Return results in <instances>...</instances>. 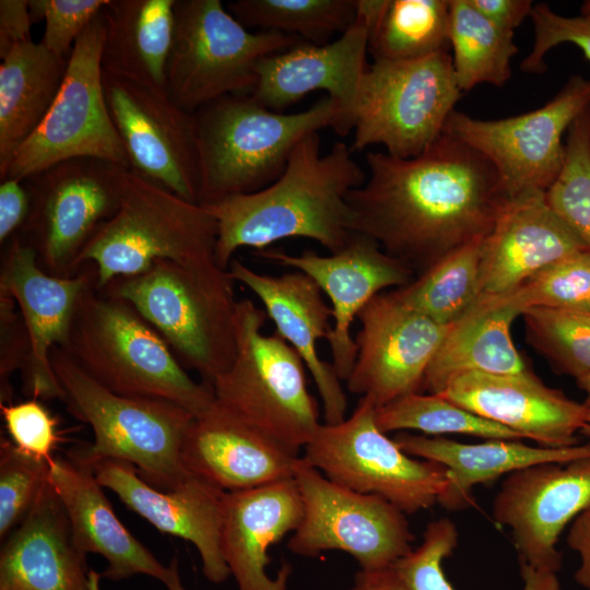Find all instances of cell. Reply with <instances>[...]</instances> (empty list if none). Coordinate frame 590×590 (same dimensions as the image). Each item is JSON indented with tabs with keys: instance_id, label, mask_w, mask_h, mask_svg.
Returning <instances> with one entry per match:
<instances>
[{
	"instance_id": "cell-1",
	"label": "cell",
	"mask_w": 590,
	"mask_h": 590,
	"mask_svg": "<svg viewBox=\"0 0 590 590\" xmlns=\"http://www.w3.org/2000/svg\"><path fill=\"white\" fill-rule=\"evenodd\" d=\"M365 182L347 196L353 228L420 275L492 231L508 198L491 162L442 133L424 153L366 155Z\"/></svg>"
},
{
	"instance_id": "cell-2",
	"label": "cell",
	"mask_w": 590,
	"mask_h": 590,
	"mask_svg": "<svg viewBox=\"0 0 590 590\" xmlns=\"http://www.w3.org/2000/svg\"><path fill=\"white\" fill-rule=\"evenodd\" d=\"M366 178L345 143L337 142L323 154L319 133L307 134L272 184L202 204L217 223V266L228 270L239 248L259 251L290 237L308 238L338 252L356 234L347 196Z\"/></svg>"
},
{
	"instance_id": "cell-3",
	"label": "cell",
	"mask_w": 590,
	"mask_h": 590,
	"mask_svg": "<svg viewBox=\"0 0 590 590\" xmlns=\"http://www.w3.org/2000/svg\"><path fill=\"white\" fill-rule=\"evenodd\" d=\"M60 349L117 394L167 400L194 417L215 401L211 386L188 375L156 330L128 302L99 290L96 280L81 295Z\"/></svg>"
},
{
	"instance_id": "cell-4",
	"label": "cell",
	"mask_w": 590,
	"mask_h": 590,
	"mask_svg": "<svg viewBox=\"0 0 590 590\" xmlns=\"http://www.w3.org/2000/svg\"><path fill=\"white\" fill-rule=\"evenodd\" d=\"M194 118L203 204L272 184L304 137L324 128L338 131L342 108L326 96L306 110L284 114L250 94H231L201 107Z\"/></svg>"
},
{
	"instance_id": "cell-5",
	"label": "cell",
	"mask_w": 590,
	"mask_h": 590,
	"mask_svg": "<svg viewBox=\"0 0 590 590\" xmlns=\"http://www.w3.org/2000/svg\"><path fill=\"white\" fill-rule=\"evenodd\" d=\"M234 282L215 261L158 260L145 272L117 278L99 290L128 302L179 363L211 386L236 355Z\"/></svg>"
},
{
	"instance_id": "cell-6",
	"label": "cell",
	"mask_w": 590,
	"mask_h": 590,
	"mask_svg": "<svg viewBox=\"0 0 590 590\" xmlns=\"http://www.w3.org/2000/svg\"><path fill=\"white\" fill-rule=\"evenodd\" d=\"M50 362L62 390L61 401L94 435L69 457L91 462L115 459L135 467L152 486L168 491L190 473L181 461V447L194 416L167 400L127 397L109 391L86 375L59 346Z\"/></svg>"
},
{
	"instance_id": "cell-7",
	"label": "cell",
	"mask_w": 590,
	"mask_h": 590,
	"mask_svg": "<svg viewBox=\"0 0 590 590\" xmlns=\"http://www.w3.org/2000/svg\"><path fill=\"white\" fill-rule=\"evenodd\" d=\"M217 223L206 208L125 169L120 202L83 249L79 267L93 263L96 286L149 270L158 260L215 261ZM216 262V261H215Z\"/></svg>"
},
{
	"instance_id": "cell-8",
	"label": "cell",
	"mask_w": 590,
	"mask_h": 590,
	"mask_svg": "<svg viewBox=\"0 0 590 590\" xmlns=\"http://www.w3.org/2000/svg\"><path fill=\"white\" fill-rule=\"evenodd\" d=\"M264 309L243 298L236 309V355L211 385L219 404L298 453L319 426L306 365L278 333L266 334Z\"/></svg>"
},
{
	"instance_id": "cell-9",
	"label": "cell",
	"mask_w": 590,
	"mask_h": 590,
	"mask_svg": "<svg viewBox=\"0 0 590 590\" xmlns=\"http://www.w3.org/2000/svg\"><path fill=\"white\" fill-rule=\"evenodd\" d=\"M302 42L280 32L249 31L220 0H176L166 93L191 114L223 96L250 94L259 61Z\"/></svg>"
},
{
	"instance_id": "cell-10",
	"label": "cell",
	"mask_w": 590,
	"mask_h": 590,
	"mask_svg": "<svg viewBox=\"0 0 590 590\" xmlns=\"http://www.w3.org/2000/svg\"><path fill=\"white\" fill-rule=\"evenodd\" d=\"M461 95L449 51L411 61L374 60L353 111L351 151L381 144L393 157L421 155L442 134Z\"/></svg>"
},
{
	"instance_id": "cell-11",
	"label": "cell",
	"mask_w": 590,
	"mask_h": 590,
	"mask_svg": "<svg viewBox=\"0 0 590 590\" xmlns=\"http://www.w3.org/2000/svg\"><path fill=\"white\" fill-rule=\"evenodd\" d=\"M105 31L102 10L76 39L50 109L16 152L4 179L23 181L79 157L104 160L130 169L104 93L101 57Z\"/></svg>"
},
{
	"instance_id": "cell-12",
	"label": "cell",
	"mask_w": 590,
	"mask_h": 590,
	"mask_svg": "<svg viewBox=\"0 0 590 590\" xmlns=\"http://www.w3.org/2000/svg\"><path fill=\"white\" fill-rule=\"evenodd\" d=\"M304 459L332 482L385 498L406 515L438 503L447 469L404 452L376 424V406L361 398L338 424H321L304 447Z\"/></svg>"
},
{
	"instance_id": "cell-13",
	"label": "cell",
	"mask_w": 590,
	"mask_h": 590,
	"mask_svg": "<svg viewBox=\"0 0 590 590\" xmlns=\"http://www.w3.org/2000/svg\"><path fill=\"white\" fill-rule=\"evenodd\" d=\"M125 167L79 157L60 162L25 180L31 211L19 234L36 251L38 264L58 278L78 274L85 246L118 210Z\"/></svg>"
},
{
	"instance_id": "cell-14",
	"label": "cell",
	"mask_w": 590,
	"mask_h": 590,
	"mask_svg": "<svg viewBox=\"0 0 590 590\" xmlns=\"http://www.w3.org/2000/svg\"><path fill=\"white\" fill-rule=\"evenodd\" d=\"M294 480L303 504L302 520L287 543L294 554L316 557L326 551H342L362 570H379L413 550L406 514L385 498L332 482L303 457L297 460Z\"/></svg>"
},
{
	"instance_id": "cell-15",
	"label": "cell",
	"mask_w": 590,
	"mask_h": 590,
	"mask_svg": "<svg viewBox=\"0 0 590 590\" xmlns=\"http://www.w3.org/2000/svg\"><path fill=\"white\" fill-rule=\"evenodd\" d=\"M590 106V79L571 75L545 105L522 115L483 120L453 110L444 132L484 155L496 169L508 200L545 192L565 157L562 139Z\"/></svg>"
},
{
	"instance_id": "cell-16",
	"label": "cell",
	"mask_w": 590,
	"mask_h": 590,
	"mask_svg": "<svg viewBox=\"0 0 590 590\" xmlns=\"http://www.w3.org/2000/svg\"><path fill=\"white\" fill-rule=\"evenodd\" d=\"M103 86L130 169L199 203L194 114L180 108L164 92L105 72Z\"/></svg>"
},
{
	"instance_id": "cell-17",
	"label": "cell",
	"mask_w": 590,
	"mask_h": 590,
	"mask_svg": "<svg viewBox=\"0 0 590 590\" xmlns=\"http://www.w3.org/2000/svg\"><path fill=\"white\" fill-rule=\"evenodd\" d=\"M357 354L347 389L376 408L421 392L425 373L449 331L403 304L393 293L376 295L358 314Z\"/></svg>"
},
{
	"instance_id": "cell-18",
	"label": "cell",
	"mask_w": 590,
	"mask_h": 590,
	"mask_svg": "<svg viewBox=\"0 0 590 590\" xmlns=\"http://www.w3.org/2000/svg\"><path fill=\"white\" fill-rule=\"evenodd\" d=\"M590 508V457L517 470L503 481L493 518L508 527L519 563L557 573L556 544L569 522Z\"/></svg>"
},
{
	"instance_id": "cell-19",
	"label": "cell",
	"mask_w": 590,
	"mask_h": 590,
	"mask_svg": "<svg viewBox=\"0 0 590 590\" xmlns=\"http://www.w3.org/2000/svg\"><path fill=\"white\" fill-rule=\"evenodd\" d=\"M95 280V268L81 269L70 278L54 276L40 268L35 249L19 234L8 241L1 261L0 292L14 299L27 330L30 355L21 371L26 397L61 401L62 390L50 353L66 343L79 299Z\"/></svg>"
},
{
	"instance_id": "cell-20",
	"label": "cell",
	"mask_w": 590,
	"mask_h": 590,
	"mask_svg": "<svg viewBox=\"0 0 590 590\" xmlns=\"http://www.w3.org/2000/svg\"><path fill=\"white\" fill-rule=\"evenodd\" d=\"M258 256L308 275L331 302L332 328L327 342L340 380L349 378L357 346L351 328L361 310L384 290L411 283L415 273L367 235L356 233L347 245L328 256L259 250Z\"/></svg>"
},
{
	"instance_id": "cell-21",
	"label": "cell",
	"mask_w": 590,
	"mask_h": 590,
	"mask_svg": "<svg viewBox=\"0 0 590 590\" xmlns=\"http://www.w3.org/2000/svg\"><path fill=\"white\" fill-rule=\"evenodd\" d=\"M81 463L92 470L103 487L158 531L191 542L206 579L214 583L227 579L231 573L222 554L224 491L192 474L176 487L161 491L145 482L129 462L99 459Z\"/></svg>"
},
{
	"instance_id": "cell-22",
	"label": "cell",
	"mask_w": 590,
	"mask_h": 590,
	"mask_svg": "<svg viewBox=\"0 0 590 590\" xmlns=\"http://www.w3.org/2000/svg\"><path fill=\"white\" fill-rule=\"evenodd\" d=\"M369 31L358 15L339 37L327 44L302 42L264 57L256 67L250 93L262 106L281 111L311 92L323 90L342 108L337 133L347 135L363 78L368 69Z\"/></svg>"
},
{
	"instance_id": "cell-23",
	"label": "cell",
	"mask_w": 590,
	"mask_h": 590,
	"mask_svg": "<svg viewBox=\"0 0 590 590\" xmlns=\"http://www.w3.org/2000/svg\"><path fill=\"white\" fill-rule=\"evenodd\" d=\"M463 409L550 448L579 444L583 403L547 387L530 369L516 374L460 373L438 393Z\"/></svg>"
},
{
	"instance_id": "cell-24",
	"label": "cell",
	"mask_w": 590,
	"mask_h": 590,
	"mask_svg": "<svg viewBox=\"0 0 590 590\" xmlns=\"http://www.w3.org/2000/svg\"><path fill=\"white\" fill-rule=\"evenodd\" d=\"M298 453L245 423L216 400L194 417L181 447L186 470L224 492L294 477Z\"/></svg>"
},
{
	"instance_id": "cell-25",
	"label": "cell",
	"mask_w": 590,
	"mask_h": 590,
	"mask_svg": "<svg viewBox=\"0 0 590 590\" xmlns=\"http://www.w3.org/2000/svg\"><path fill=\"white\" fill-rule=\"evenodd\" d=\"M228 271L261 302L278 333L300 356L320 394L327 424L346 418L347 400L332 364L323 361L318 342L328 338L332 310L319 286L305 273L281 275L257 272L233 259Z\"/></svg>"
},
{
	"instance_id": "cell-26",
	"label": "cell",
	"mask_w": 590,
	"mask_h": 590,
	"mask_svg": "<svg viewBox=\"0 0 590 590\" xmlns=\"http://www.w3.org/2000/svg\"><path fill=\"white\" fill-rule=\"evenodd\" d=\"M587 250L548 205L545 192L517 196L507 201L484 238L480 296L505 294L542 269Z\"/></svg>"
},
{
	"instance_id": "cell-27",
	"label": "cell",
	"mask_w": 590,
	"mask_h": 590,
	"mask_svg": "<svg viewBox=\"0 0 590 590\" xmlns=\"http://www.w3.org/2000/svg\"><path fill=\"white\" fill-rule=\"evenodd\" d=\"M302 517L294 477L225 492L222 554L239 590H286L292 567L285 563L276 578H270L268 553L271 545L297 529Z\"/></svg>"
},
{
	"instance_id": "cell-28",
	"label": "cell",
	"mask_w": 590,
	"mask_h": 590,
	"mask_svg": "<svg viewBox=\"0 0 590 590\" xmlns=\"http://www.w3.org/2000/svg\"><path fill=\"white\" fill-rule=\"evenodd\" d=\"M86 554L78 546L48 480L0 551V590H90Z\"/></svg>"
},
{
	"instance_id": "cell-29",
	"label": "cell",
	"mask_w": 590,
	"mask_h": 590,
	"mask_svg": "<svg viewBox=\"0 0 590 590\" xmlns=\"http://www.w3.org/2000/svg\"><path fill=\"white\" fill-rule=\"evenodd\" d=\"M49 469V481L66 509L75 543L85 554H99L107 562L102 577L121 580L143 574L166 582L169 567L122 524L87 465L71 457H54Z\"/></svg>"
},
{
	"instance_id": "cell-30",
	"label": "cell",
	"mask_w": 590,
	"mask_h": 590,
	"mask_svg": "<svg viewBox=\"0 0 590 590\" xmlns=\"http://www.w3.org/2000/svg\"><path fill=\"white\" fill-rule=\"evenodd\" d=\"M410 456L444 465L448 483L438 499L446 509L473 504L472 489L505 474L542 463H565L590 457V442L566 448L528 446L519 440L488 439L479 444L459 442L440 436L401 433L394 438Z\"/></svg>"
},
{
	"instance_id": "cell-31",
	"label": "cell",
	"mask_w": 590,
	"mask_h": 590,
	"mask_svg": "<svg viewBox=\"0 0 590 590\" xmlns=\"http://www.w3.org/2000/svg\"><path fill=\"white\" fill-rule=\"evenodd\" d=\"M175 3L176 0H108L103 8V72L166 93Z\"/></svg>"
},
{
	"instance_id": "cell-32",
	"label": "cell",
	"mask_w": 590,
	"mask_h": 590,
	"mask_svg": "<svg viewBox=\"0 0 590 590\" xmlns=\"http://www.w3.org/2000/svg\"><path fill=\"white\" fill-rule=\"evenodd\" d=\"M68 59L33 40L15 46L0 64V179L35 132L62 84Z\"/></svg>"
},
{
	"instance_id": "cell-33",
	"label": "cell",
	"mask_w": 590,
	"mask_h": 590,
	"mask_svg": "<svg viewBox=\"0 0 590 590\" xmlns=\"http://www.w3.org/2000/svg\"><path fill=\"white\" fill-rule=\"evenodd\" d=\"M519 317L504 308L480 303L453 323L424 376L422 390L439 393L452 376L465 371L516 374L528 370L510 333Z\"/></svg>"
},
{
	"instance_id": "cell-34",
	"label": "cell",
	"mask_w": 590,
	"mask_h": 590,
	"mask_svg": "<svg viewBox=\"0 0 590 590\" xmlns=\"http://www.w3.org/2000/svg\"><path fill=\"white\" fill-rule=\"evenodd\" d=\"M374 60L411 61L449 51V0H356Z\"/></svg>"
},
{
	"instance_id": "cell-35",
	"label": "cell",
	"mask_w": 590,
	"mask_h": 590,
	"mask_svg": "<svg viewBox=\"0 0 590 590\" xmlns=\"http://www.w3.org/2000/svg\"><path fill=\"white\" fill-rule=\"evenodd\" d=\"M484 238H476L447 253L411 283L393 290L394 295L441 326L458 322L481 294Z\"/></svg>"
},
{
	"instance_id": "cell-36",
	"label": "cell",
	"mask_w": 590,
	"mask_h": 590,
	"mask_svg": "<svg viewBox=\"0 0 590 590\" xmlns=\"http://www.w3.org/2000/svg\"><path fill=\"white\" fill-rule=\"evenodd\" d=\"M515 32L498 27L468 0H449V43L460 91L488 83L504 85L511 76V58L518 52Z\"/></svg>"
},
{
	"instance_id": "cell-37",
	"label": "cell",
	"mask_w": 590,
	"mask_h": 590,
	"mask_svg": "<svg viewBox=\"0 0 590 590\" xmlns=\"http://www.w3.org/2000/svg\"><path fill=\"white\" fill-rule=\"evenodd\" d=\"M226 10L248 30L280 32L322 45L353 24L356 0H237Z\"/></svg>"
},
{
	"instance_id": "cell-38",
	"label": "cell",
	"mask_w": 590,
	"mask_h": 590,
	"mask_svg": "<svg viewBox=\"0 0 590 590\" xmlns=\"http://www.w3.org/2000/svg\"><path fill=\"white\" fill-rule=\"evenodd\" d=\"M376 424L386 434L412 429L426 436L460 434L487 439H522L516 432L483 418L438 393L412 392L376 408Z\"/></svg>"
},
{
	"instance_id": "cell-39",
	"label": "cell",
	"mask_w": 590,
	"mask_h": 590,
	"mask_svg": "<svg viewBox=\"0 0 590 590\" xmlns=\"http://www.w3.org/2000/svg\"><path fill=\"white\" fill-rule=\"evenodd\" d=\"M477 303L522 316L535 308L590 311V250L557 261L514 290Z\"/></svg>"
},
{
	"instance_id": "cell-40",
	"label": "cell",
	"mask_w": 590,
	"mask_h": 590,
	"mask_svg": "<svg viewBox=\"0 0 590 590\" xmlns=\"http://www.w3.org/2000/svg\"><path fill=\"white\" fill-rule=\"evenodd\" d=\"M458 545V530L448 518L429 522L422 543L404 557L396 568L405 590H456L447 579L442 562ZM522 590H560L557 573L520 563Z\"/></svg>"
},
{
	"instance_id": "cell-41",
	"label": "cell",
	"mask_w": 590,
	"mask_h": 590,
	"mask_svg": "<svg viewBox=\"0 0 590 590\" xmlns=\"http://www.w3.org/2000/svg\"><path fill=\"white\" fill-rule=\"evenodd\" d=\"M522 317L527 341L557 374H590V311L535 308Z\"/></svg>"
},
{
	"instance_id": "cell-42",
	"label": "cell",
	"mask_w": 590,
	"mask_h": 590,
	"mask_svg": "<svg viewBox=\"0 0 590 590\" xmlns=\"http://www.w3.org/2000/svg\"><path fill=\"white\" fill-rule=\"evenodd\" d=\"M562 169L545 191L552 210L590 248V106L569 126Z\"/></svg>"
},
{
	"instance_id": "cell-43",
	"label": "cell",
	"mask_w": 590,
	"mask_h": 590,
	"mask_svg": "<svg viewBox=\"0 0 590 590\" xmlns=\"http://www.w3.org/2000/svg\"><path fill=\"white\" fill-rule=\"evenodd\" d=\"M49 462L19 450L11 440L0 444V539L26 518L49 480Z\"/></svg>"
},
{
	"instance_id": "cell-44",
	"label": "cell",
	"mask_w": 590,
	"mask_h": 590,
	"mask_svg": "<svg viewBox=\"0 0 590 590\" xmlns=\"http://www.w3.org/2000/svg\"><path fill=\"white\" fill-rule=\"evenodd\" d=\"M108 0H28L32 22L44 20L40 40L52 54L69 58L72 48Z\"/></svg>"
},
{
	"instance_id": "cell-45",
	"label": "cell",
	"mask_w": 590,
	"mask_h": 590,
	"mask_svg": "<svg viewBox=\"0 0 590 590\" xmlns=\"http://www.w3.org/2000/svg\"><path fill=\"white\" fill-rule=\"evenodd\" d=\"M530 17L533 23L534 43L530 54L521 61L520 69L528 73L542 74L546 70V52L563 43L576 45L590 60V19L564 16L554 12L546 3L533 5Z\"/></svg>"
},
{
	"instance_id": "cell-46",
	"label": "cell",
	"mask_w": 590,
	"mask_h": 590,
	"mask_svg": "<svg viewBox=\"0 0 590 590\" xmlns=\"http://www.w3.org/2000/svg\"><path fill=\"white\" fill-rule=\"evenodd\" d=\"M5 429L12 444L22 452L50 462L59 440L57 420L38 399L0 403Z\"/></svg>"
},
{
	"instance_id": "cell-47",
	"label": "cell",
	"mask_w": 590,
	"mask_h": 590,
	"mask_svg": "<svg viewBox=\"0 0 590 590\" xmlns=\"http://www.w3.org/2000/svg\"><path fill=\"white\" fill-rule=\"evenodd\" d=\"M12 297L0 292V379L1 402L8 403L11 390L9 378L15 370L22 371L30 355V340L20 310Z\"/></svg>"
},
{
	"instance_id": "cell-48",
	"label": "cell",
	"mask_w": 590,
	"mask_h": 590,
	"mask_svg": "<svg viewBox=\"0 0 590 590\" xmlns=\"http://www.w3.org/2000/svg\"><path fill=\"white\" fill-rule=\"evenodd\" d=\"M31 211V196L21 180L7 178L0 185V244L21 233Z\"/></svg>"
},
{
	"instance_id": "cell-49",
	"label": "cell",
	"mask_w": 590,
	"mask_h": 590,
	"mask_svg": "<svg viewBox=\"0 0 590 590\" xmlns=\"http://www.w3.org/2000/svg\"><path fill=\"white\" fill-rule=\"evenodd\" d=\"M28 0H0V58L32 40Z\"/></svg>"
},
{
	"instance_id": "cell-50",
	"label": "cell",
	"mask_w": 590,
	"mask_h": 590,
	"mask_svg": "<svg viewBox=\"0 0 590 590\" xmlns=\"http://www.w3.org/2000/svg\"><path fill=\"white\" fill-rule=\"evenodd\" d=\"M483 16L500 28L512 31L530 16L531 0H468Z\"/></svg>"
},
{
	"instance_id": "cell-51",
	"label": "cell",
	"mask_w": 590,
	"mask_h": 590,
	"mask_svg": "<svg viewBox=\"0 0 590 590\" xmlns=\"http://www.w3.org/2000/svg\"><path fill=\"white\" fill-rule=\"evenodd\" d=\"M567 544L580 557L575 579L586 590H590V508L573 520L567 534Z\"/></svg>"
},
{
	"instance_id": "cell-52",
	"label": "cell",
	"mask_w": 590,
	"mask_h": 590,
	"mask_svg": "<svg viewBox=\"0 0 590 590\" xmlns=\"http://www.w3.org/2000/svg\"><path fill=\"white\" fill-rule=\"evenodd\" d=\"M347 590H405L393 566L379 570H359Z\"/></svg>"
},
{
	"instance_id": "cell-53",
	"label": "cell",
	"mask_w": 590,
	"mask_h": 590,
	"mask_svg": "<svg viewBox=\"0 0 590 590\" xmlns=\"http://www.w3.org/2000/svg\"><path fill=\"white\" fill-rule=\"evenodd\" d=\"M576 384L586 393V400L582 402L586 409V421L580 433L590 437V374L577 378Z\"/></svg>"
},
{
	"instance_id": "cell-54",
	"label": "cell",
	"mask_w": 590,
	"mask_h": 590,
	"mask_svg": "<svg viewBox=\"0 0 590 590\" xmlns=\"http://www.w3.org/2000/svg\"><path fill=\"white\" fill-rule=\"evenodd\" d=\"M168 567L169 576L164 585L168 590H184L178 570V560L176 557L170 560Z\"/></svg>"
},
{
	"instance_id": "cell-55",
	"label": "cell",
	"mask_w": 590,
	"mask_h": 590,
	"mask_svg": "<svg viewBox=\"0 0 590 590\" xmlns=\"http://www.w3.org/2000/svg\"><path fill=\"white\" fill-rule=\"evenodd\" d=\"M101 578L102 574L97 573L94 569H90L88 571V581H90V590H101Z\"/></svg>"
},
{
	"instance_id": "cell-56",
	"label": "cell",
	"mask_w": 590,
	"mask_h": 590,
	"mask_svg": "<svg viewBox=\"0 0 590 590\" xmlns=\"http://www.w3.org/2000/svg\"><path fill=\"white\" fill-rule=\"evenodd\" d=\"M580 15L590 19V0H587L582 3L580 9Z\"/></svg>"
}]
</instances>
